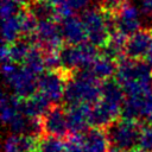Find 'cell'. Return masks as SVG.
Returning a JSON list of instances; mask_svg holds the SVG:
<instances>
[{
    "instance_id": "1",
    "label": "cell",
    "mask_w": 152,
    "mask_h": 152,
    "mask_svg": "<svg viewBox=\"0 0 152 152\" xmlns=\"http://www.w3.org/2000/svg\"><path fill=\"white\" fill-rule=\"evenodd\" d=\"M63 100L68 106L78 103L94 106L101 100V83L87 69L80 70L76 74L71 72Z\"/></svg>"
},
{
    "instance_id": "30",
    "label": "cell",
    "mask_w": 152,
    "mask_h": 152,
    "mask_svg": "<svg viewBox=\"0 0 152 152\" xmlns=\"http://www.w3.org/2000/svg\"><path fill=\"white\" fill-rule=\"evenodd\" d=\"M128 152H142V151H140V150H135V151H133V150H132V151H128Z\"/></svg>"
},
{
    "instance_id": "4",
    "label": "cell",
    "mask_w": 152,
    "mask_h": 152,
    "mask_svg": "<svg viewBox=\"0 0 152 152\" xmlns=\"http://www.w3.org/2000/svg\"><path fill=\"white\" fill-rule=\"evenodd\" d=\"M97 56L99 52L96 46L90 44L88 40L77 45L66 44V46H63L59 50L62 69L69 72L87 69Z\"/></svg>"
},
{
    "instance_id": "16",
    "label": "cell",
    "mask_w": 152,
    "mask_h": 152,
    "mask_svg": "<svg viewBox=\"0 0 152 152\" xmlns=\"http://www.w3.org/2000/svg\"><path fill=\"white\" fill-rule=\"evenodd\" d=\"M21 34V24L19 13L13 17L2 19V42L6 44H12L18 40Z\"/></svg>"
},
{
    "instance_id": "12",
    "label": "cell",
    "mask_w": 152,
    "mask_h": 152,
    "mask_svg": "<svg viewBox=\"0 0 152 152\" xmlns=\"http://www.w3.org/2000/svg\"><path fill=\"white\" fill-rule=\"evenodd\" d=\"M61 30L64 42L69 45H77L87 42V32L81 18L70 15L61 20Z\"/></svg>"
},
{
    "instance_id": "17",
    "label": "cell",
    "mask_w": 152,
    "mask_h": 152,
    "mask_svg": "<svg viewBox=\"0 0 152 152\" xmlns=\"http://www.w3.org/2000/svg\"><path fill=\"white\" fill-rule=\"evenodd\" d=\"M26 8L38 21L48 19L56 20L55 8L48 0H33L26 6Z\"/></svg>"
},
{
    "instance_id": "20",
    "label": "cell",
    "mask_w": 152,
    "mask_h": 152,
    "mask_svg": "<svg viewBox=\"0 0 152 152\" xmlns=\"http://www.w3.org/2000/svg\"><path fill=\"white\" fill-rule=\"evenodd\" d=\"M65 141L53 135H42L38 140L37 152H64Z\"/></svg>"
},
{
    "instance_id": "5",
    "label": "cell",
    "mask_w": 152,
    "mask_h": 152,
    "mask_svg": "<svg viewBox=\"0 0 152 152\" xmlns=\"http://www.w3.org/2000/svg\"><path fill=\"white\" fill-rule=\"evenodd\" d=\"M81 20L87 32V40L96 48L104 46L110 37L106 13L100 7H89L81 13Z\"/></svg>"
},
{
    "instance_id": "2",
    "label": "cell",
    "mask_w": 152,
    "mask_h": 152,
    "mask_svg": "<svg viewBox=\"0 0 152 152\" xmlns=\"http://www.w3.org/2000/svg\"><path fill=\"white\" fill-rule=\"evenodd\" d=\"M2 75L5 83L13 90V94L20 99H27L38 90L37 75L25 66H19V64L14 62L2 63Z\"/></svg>"
},
{
    "instance_id": "29",
    "label": "cell",
    "mask_w": 152,
    "mask_h": 152,
    "mask_svg": "<svg viewBox=\"0 0 152 152\" xmlns=\"http://www.w3.org/2000/svg\"><path fill=\"white\" fill-rule=\"evenodd\" d=\"M146 122H147L148 125H152V114H151V115H150V116L146 119Z\"/></svg>"
},
{
    "instance_id": "24",
    "label": "cell",
    "mask_w": 152,
    "mask_h": 152,
    "mask_svg": "<svg viewBox=\"0 0 152 152\" xmlns=\"http://www.w3.org/2000/svg\"><path fill=\"white\" fill-rule=\"evenodd\" d=\"M64 152H84L83 134H71V137L65 141Z\"/></svg>"
},
{
    "instance_id": "18",
    "label": "cell",
    "mask_w": 152,
    "mask_h": 152,
    "mask_svg": "<svg viewBox=\"0 0 152 152\" xmlns=\"http://www.w3.org/2000/svg\"><path fill=\"white\" fill-rule=\"evenodd\" d=\"M23 64H24V66L27 70H30L31 72H33L37 76H40L42 74H44L43 71L45 69V64H44V51L39 46L33 45Z\"/></svg>"
},
{
    "instance_id": "6",
    "label": "cell",
    "mask_w": 152,
    "mask_h": 152,
    "mask_svg": "<svg viewBox=\"0 0 152 152\" xmlns=\"http://www.w3.org/2000/svg\"><path fill=\"white\" fill-rule=\"evenodd\" d=\"M70 76L71 72L64 69L46 71L38 76V90L52 104H57L62 99H64L65 87Z\"/></svg>"
},
{
    "instance_id": "9",
    "label": "cell",
    "mask_w": 152,
    "mask_h": 152,
    "mask_svg": "<svg viewBox=\"0 0 152 152\" xmlns=\"http://www.w3.org/2000/svg\"><path fill=\"white\" fill-rule=\"evenodd\" d=\"M116 31L129 37L133 33L138 32L141 26L139 10L128 1H125L121 8L114 14Z\"/></svg>"
},
{
    "instance_id": "11",
    "label": "cell",
    "mask_w": 152,
    "mask_h": 152,
    "mask_svg": "<svg viewBox=\"0 0 152 152\" xmlns=\"http://www.w3.org/2000/svg\"><path fill=\"white\" fill-rule=\"evenodd\" d=\"M151 43H152L151 30H146V28L139 30L138 32L133 33L127 38V43L125 46V56L133 59H140L142 57H146Z\"/></svg>"
},
{
    "instance_id": "13",
    "label": "cell",
    "mask_w": 152,
    "mask_h": 152,
    "mask_svg": "<svg viewBox=\"0 0 152 152\" xmlns=\"http://www.w3.org/2000/svg\"><path fill=\"white\" fill-rule=\"evenodd\" d=\"M53 104L40 93H36L27 99H20L18 108L27 118H43Z\"/></svg>"
},
{
    "instance_id": "23",
    "label": "cell",
    "mask_w": 152,
    "mask_h": 152,
    "mask_svg": "<svg viewBox=\"0 0 152 152\" xmlns=\"http://www.w3.org/2000/svg\"><path fill=\"white\" fill-rule=\"evenodd\" d=\"M21 5L18 4L15 0H1V18H8L17 15L21 11Z\"/></svg>"
},
{
    "instance_id": "8",
    "label": "cell",
    "mask_w": 152,
    "mask_h": 152,
    "mask_svg": "<svg viewBox=\"0 0 152 152\" xmlns=\"http://www.w3.org/2000/svg\"><path fill=\"white\" fill-rule=\"evenodd\" d=\"M43 131L48 135L64 138L69 132L68 113L61 106L53 104L42 118Z\"/></svg>"
},
{
    "instance_id": "27",
    "label": "cell",
    "mask_w": 152,
    "mask_h": 152,
    "mask_svg": "<svg viewBox=\"0 0 152 152\" xmlns=\"http://www.w3.org/2000/svg\"><path fill=\"white\" fill-rule=\"evenodd\" d=\"M141 12L152 20V0H141Z\"/></svg>"
},
{
    "instance_id": "21",
    "label": "cell",
    "mask_w": 152,
    "mask_h": 152,
    "mask_svg": "<svg viewBox=\"0 0 152 152\" xmlns=\"http://www.w3.org/2000/svg\"><path fill=\"white\" fill-rule=\"evenodd\" d=\"M138 148L142 152H152V125L141 127Z\"/></svg>"
},
{
    "instance_id": "19",
    "label": "cell",
    "mask_w": 152,
    "mask_h": 152,
    "mask_svg": "<svg viewBox=\"0 0 152 152\" xmlns=\"http://www.w3.org/2000/svg\"><path fill=\"white\" fill-rule=\"evenodd\" d=\"M33 44L30 39L27 38H23V39H18L14 43L10 44V57L11 61L19 64V63H24L25 58L27 57L30 50L32 49Z\"/></svg>"
},
{
    "instance_id": "3",
    "label": "cell",
    "mask_w": 152,
    "mask_h": 152,
    "mask_svg": "<svg viewBox=\"0 0 152 152\" xmlns=\"http://www.w3.org/2000/svg\"><path fill=\"white\" fill-rule=\"evenodd\" d=\"M140 131L141 127L137 121L124 118L115 120L106 128L110 146L120 152H128L138 146Z\"/></svg>"
},
{
    "instance_id": "15",
    "label": "cell",
    "mask_w": 152,
    "mask_h": 152,
    "mask_svg": "<svg viewBox=\"0 0 152 152\" xmlns=\"http://www.w3.org/2000/svg\"><path fill=\"white\" fill-rule=\"evenodd\" d=\"M116 61L104 55L97 56L91 64L87 68V70L99 81H106L113 77V75L116 72Z\"/></svg>"
},
{
    "instance_id": "14",
    "label": "cell",
    "mask_w": 152,
    "mask_h": 152,
    "mask_svg": "<svg viewBox=\"0 0 152 152\" xmlns=\"http://www.w3.org/2000/svg\"><path fill=\"white\" fill-rule=\"evenodd\" d=\"M84 152H109L110 142L104 128H89L83 133Z\"/></svg>"
},
{
    "instance_id": "26",
    "label": "cell",
    "mask_w": 152,
    "mask_h": 152,
    "mask_svg": "<svg viewBox=\"0 0 152 152\" xmlns=\"http://www.w3.org/2000/svg\"><path fill=\"white\" fill-rule=\"evenodd\" d=\"M66 1L72 8V11H76V12L86 11L87 8H89L91 2V0H66Z\"/></svg>"
},
{
    "instance_id": "22",
    "label": "cell",
    "mask_w": 152,
    "mask_h": 152,
    "mask_svg": "<svg viewBox=\"0 0 152 152\" xmlns=\"http://www.w3.org/2000/svg\"><path fill=\"white\" fill-rule=\"evenodd\" d=\"M44 64L48 71H55L62 69L59 51H44Z\"/></svg>"
},
{
    "instance_id": "25",
    "label": "cell",
    "mask_w": 152,
    "mask_h": 152,
    "mask_svg": "<svg viewBox=\"0 0 152 152\" xmlns=\"http://www.w3.org/2000/svg\"><path fill=\"white\" fill-rule=\"evenodd\" d=\"M4 151L5 152H21L17 134H11L6 138L5 144H4Z\"/></svg>"
},
{
    "instance_id": "28",
    "label": "cell",
    "mask_w": 152,
    "mask_h": 152,
    "mask_svg": "<svg viewBox=\"0 0 152 152\" xmlns=\"http://www.w3.org/2000/svg\"><path fill=\"white\" fill-rule=\"evenodd\" d=\"M18 4H20L21 6H27L30 2H32L33 0H15Z\"/></svg>"
},
{
    "instance_id": "10",
    "label": "cell",
    "mask_w": 152,
    "mask_h": 152,
    "mask_svg": "<svg viewBox=\"0 0 152 152\" xmlns=\"http://www.w3.org/2000/svg\"><path fill=\"white\" fill-rule=\"evenodd\" d=\"M90 109L91 106L87 103H78L68 107V124L69 132L71 134H83L89 129L88 127L90 126Z\"/></svg>"
},
{
    "instance_id": "7",
    "label": "cell",
    "mask_w": 152,
    "mask_h": 152,
    "mask_svg": "<svg viewBox=\"0 0 152 152\" xmlns=\"http://www.w3.org/2000/svg\"><path fill=\"white\" fill-rule=\"evenodd\" d=\"M31 42L43 51H59L64 42L61 25L55 19L38 21L37 30L31 37Z\"/></svg>"
}]
</instances>
